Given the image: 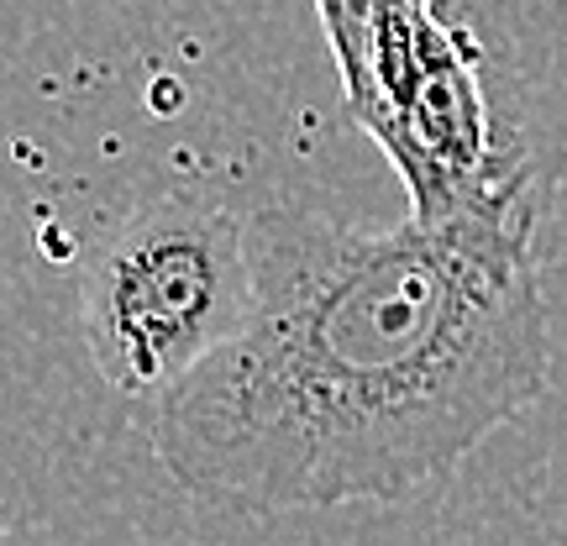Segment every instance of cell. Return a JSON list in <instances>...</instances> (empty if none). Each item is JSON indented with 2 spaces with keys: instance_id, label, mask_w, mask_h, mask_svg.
Wrapping results in <instances>:
<instances>
[{
  "instance_id": "7a4b0ae2",
  "label": "cell",
  "mask_w": 567,
  "mask_h": 546,
  "mask_svg": "<svg viewBox=\"0 0 567 546\" xmlns=\"http://www.w3.org/2000/svg\"><path fill=\"white\" fill-rule=\"evenodd\" d=\"M410 216L542 247L567 179V0H316Z\"/></svg>"
},
{
  "instance_id": "3957f363",
  "label": "cell",
  "mask_w": 567,
  "mask_h": 546,
  "mask_svg": "<svg viewBox=\"0 0 567 546\" xmlns=\"http://www.w3.org/2000/svg\"><path fill=\"white\" fill-rule=\"evenodd\" d=\"M252 295L243 216L168 189L111 226L80 274V337L116 394L158 400L237 337Z\"/></svg>"
},
{
  "instance_id": "6da1fadb",
  "label": "cell",
  "mask_w": 567,
  "mask_h": 546,
  "mask_svg": "<svg viewBox=\"0 0 567 546\" xmlns=\"http://www.w3.org/2000/svg\"><path fill=\"white\" fill-rule=\"evenodd\" d=\"M237 337L153 400V457L200 505H400L520 421L551 379L542 247L405 216L264 205Z\"/></svg>"
}]
</instances>
